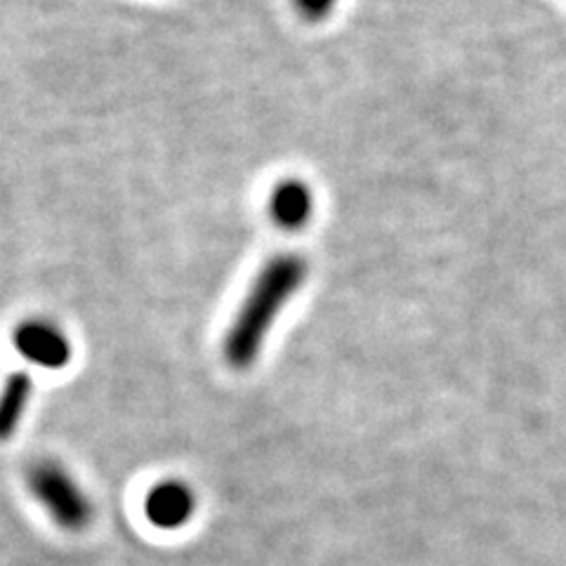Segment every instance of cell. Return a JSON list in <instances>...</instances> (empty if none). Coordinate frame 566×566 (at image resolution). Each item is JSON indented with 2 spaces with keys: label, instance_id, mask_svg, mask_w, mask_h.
<instances>
[{
  "label": "cell",
  "instance_id": "cell-6",
  "mask_svg": "<svg viewBox=\"0 0 566 566\" xmlns=\"http://www.w3.org/2000/svg\"><path fill=\"white\" fill-rule=\"evenodd\" d=\"M31 392H33V382L24 370L12 374L6 380L3 389H0V444H3V441H10L14 432L20 430L24 413L29 409Z\"/></svg>",
  "mask_w": 566,
  "mask_h": 566
},
{
  "label": "cell",
  "instance_id": "cell-2",
  "mask_svg": "<svg viewBox=\"0 0 566 566\" xmlns=\"http://www.w3.org/2000/svg\"><path fill=\"white\" fill-rule=\"evenodd\" d=\"M27 484L35 501L48 512V517L62 531L78 534L93 522V503L83 486L76 482L60 460L43 458L27 472Z\"/></svg>",
  "mask_w": 566,
  "mask_h": 566
},
{
  "label": "cell",
  "instance_id": "cell-1",
  "mask_svg": "<svg viewBox=\"0 0 566 566\" xmlns=\"http://www.w3.org/2000/svg\"><path fill=\"white\" fill-rule=\"evenodd\" d=\"M307 276V260L293 253L276 255L264 264L224 335L222 354L229 366L245 370L258 361L276 316L305 286Z\"/></svg>",
  "mask_w": 566,
  "mask_h": 566
},
{
  "label": "cell",
  "instance_id": "cell-3",
  "mask_svg": "<svg viewBox=\"0 0 566 566\" xmlns=\"http://www.w3.org/2000/svg\"><path fill=\"white\" fill-rule=\"evenodd\" d=\"M12 345L29 364L48 370H60L69 366L71 357H74L69 335L57 324H52L50 318L41 316L24 318L12 333Z\"/></svg>",
  "mask_w": 566,
  "mask_h": 566
},
{
  "label": "cell",
  "instance_id": "cell-7",
  "mask_svg": "<svg viewBox=\"0 0 566 566\" xmlns=\"http://www.w3.org/2000/svg\"><path fill=\"white\" fill-rule=\"evenodd\" d=\"M293 6L307 22H324L335 8V0H293Z\"/></svg>",
  "mask_w": 566,
  "mask_h": 566
},
{
  "label": "cell",
  "instance_id": "cell-4",
  "mask_svg": "<svg viewBox=\"0 0 566 566\" xmlns=\"http://www.w3.org/2000/svg\"><path fill=\"white\" fill-rule=\"evenodd\" d=\"M193 510H197V495L177 480L156 484L145 499L147 520L158 528L185 526L193 517Z\"/></svg>",
  "mask_w": 566,
  "mask_h": 566
},
{
  "label": "cell",
  "instance_id": "cell-5",
  "mask_svg": "<svg viewBox=\"0 0 566 566\" xmlns=\"http://www.w3.org/2000/svg\"><path fill=\"white\" fill-rule=\"evenodd\" d=\"M270 216L283 232H300L314 216V193L303 180H283L274 187Z\"/></svg>",
  "mask_w": 566,
  "mask_h": 566
}]
</instances>
